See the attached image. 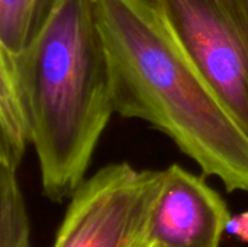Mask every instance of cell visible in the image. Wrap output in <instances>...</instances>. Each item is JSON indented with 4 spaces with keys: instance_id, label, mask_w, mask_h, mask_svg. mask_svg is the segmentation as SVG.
<instances>
[{
    "instance_id": "277c9868",
    "label": "cell",
    "mask_w": 248,
    "mask_h": 247,
    "mask_svg": "<svg viewBox=\"0 0 248 247\" xmlns=\"http://www.w3.org/2000/svg\"><path fill=\"white\" fill-rule=\"evenodd\" d=\"M163 176L128 163L99 169L71 195L52 247H147Z\"/></svg>"
},
{
    "instance_id": "5b68a950",
    "label": "cell",
    "mask_w": 248,
    "mask_h": 247,
    "mask_svg": "<svg viewBox=\"0 0 248 247\" xmlns=\"http://www.w3.org/2000/svg\"><path fill=\"white\" fill-rule=\"evenodd\" d=\"M230 218L225 201L203 178L171 165L151 211L147 247H219Z\"/></svg>"
},
{
    "instance_id": "7a4b0ae2",
    "label": "cell",
    "mask_w": 248,
    "mask_h": 247,
    "mask_svg": "<svg viewBox=\"0 0 248 247\" xmlns=\"http://www.w3.org/2000/svg\"><path fill=\"white\" fill-rule=\"evenodd\" d=\"M13 60L42 192L62 202L84 182L100 137L116 114L96 0H65Z\"/></svg>"
},
{
    "instance_id": "8992f818",
    "label": "cell",
    "mask_w": 248,
    "mask_h": 247,
    "mask_svg": "<svg viewBox=\"0 0 248 247\" xmlns=\"http://www.w3.org/2000/svg\"><path fill=\"white\" fill-rule=\"evenodd\" d=\"M31 144V128L16 64L0 49V165L19 169Z\"/></svg>"
},
{
    "instance_id": "9c48e42d",
    "label": "cell",
    "mask_w": 248,
    "mask_h": 247,
    "mask_svg": "<svg viewBox=\"0 0 248 247\" xmlns=\"http://www.w3.org/2000/svg\"><path fill=\"white\" fill-rule=\"evenodd\" d=\"M227 231L237 236L240 240L248 243V211L237 214L234 217L231 215L228 226H227Z\"/></svg>"
},
{
    "instance_id": "ba28073f",
    "label": "cell",
    "mask_w": 248,
    "mask_h": 247,
    "mask_svg": "<svg viewBox=\"0 0 248 247\" xmlns=\"http://www.w3.org/2000/svg\"><path fill=\"white\" fill-rule=\"evenodd\" d=\"M16 173L0 165V247H31L29 218Z\"/></svg>"
},
{
    "instance_id": "52a82bcc",
    "label": "cell",
    "mask_w": 248,
    "mask_h": 247,
    "mask_svg": "<svg viewBox=\"0 0 248 247\" xmlns=\"http://www.w3.org/2000/svg\"><path fill=\"white\" fill-rule=\"evenodd\" d=\"M65 0H0V49L22 55Z\"/></svg>"
},
{
    "instance_id": "6da1fadb",
    "label": "cell",
    "mask_w": 248,
    "mask_h": 247,
    "mask_svg": "<svg viewBox=\"0 0 248 247\" xmlns=\"http://www.w3.org/2000/svg\"><path fill=\"white\" fill-rule=\"evenodd\" d=\"M96 7L116 114L164 132L228 192H248V135L154 1L96 0Z\"/></svg>"
},
{
    "instance_id": "3957f363",
    "label": "cell",
    "mask_w": 248,
    "mask_h": 247,
    "mask_svg": "<svg viewBox=\"0 0 248 247\" xmlns=\"http://www.w3.org/2000/svg\"><path fill=\"white\" fill-rule=\"evenodd\" d=\"M248 135V0H153Z\"/></svg>"
}]
</instances>
